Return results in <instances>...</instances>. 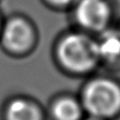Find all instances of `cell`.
Instances as JSON below:
<instances>
[{
  "label": "cell",
  "instance_id": "cell-6",
  "mask_svg": "<svg viewBox=\"0 0 120 120\" xmlns=\"http://www.w3.org/2000/svg\"><path fill=\"white\" fill-rule=\"evenodd\" d=\"M3 117L4 120H42V113L31 99L17 96L5 104Z\"/></svg>",
  "mask_w": 120,
  "mask_h": 120
},
{
  "label": "cell",
  "instance_id": "cell-8",
  "mask_svg": "<svg viewBox=\"0 0 120 120\" xmlns=\"http://www.w3.org/2000/svg\"><path fill=\"white\" fill-rule=\"evenodd\" d=\"M41 3L48 9L57 12H69L78 2V0H40Z\"/></svg>",
  "mask_w": 120,
  "mask_h": 120
},
{
  "label": "cell",
  "instance_id": "cell-10",
  "mask_svg": "<svg viewBox=\"0 0 120 120\" xmlns=\"http://www.w3.org/2000/svg\"><path fill=\"white\" fill-rule=\"evenodd\" d=\"M3 19H4V17H3V16H2V14H1V11H0V30H1V27H2Z\"/></svg>",
  "mask_w": 120,
  "mask_h": 120
},
{
  "label": "cell",
  "instance_id": "cell-5",
  "mask_svg": "<svg viewBox=\"0 0 120 120\" xmlns=\"http://www.w3.org/2000/svg\"><path fill=\"white\" fill-rule=\"evenodd\" d=\"M99 63L114 65L120 62V31L108 28L94 36Z\"/></svg>",
  "mask_w": 120,
  "mask_h": 120
},
{
  "label": "cell",
  "instance_id": "cell-4",
  "mask_svg": "<svg viewBox=\"0 0 120 120\" xmlns=\"http://www.w3.org/2000/svg\"><path fill=\"white\" fill-rule=\"evenodd\" d=\"M36 37L35 26L25 15L15 13L3 19L0 46L10 55H24L34 46Z\"/></svg>",
  "mask_w": 120,
  "mask_h": 120
},
{
  "label": "cell",
  "instance_id": "cell-12",
  "mask_svg": "<svg viewBox=\"0 0 120 120\" xmlns=\"http://www.w3.org/2000/svg\"><path fill=\"white\" fill-rule=\"evenodd\" d=\"M0 1H1V0H0Z\"/></svg>",
  "mask_w": 120,
  "mask_h": 120
},
{
  "label": "cell",
  "instance_id": "cell-1",
  "mask_svg": "<svg viewBox=\"0 0 120 120\" xmlns=\"http://www.w3.org/2000/svg\"><path fill=\"white\" fill-rule=\"evenodd\" d=\"M55 57L65 72L83 75L99 64L94 36L73 29L64 32L56 41Z\"/></svg>",
  "mask_w": 120,
  "mask_h": 120
},
{
  "label": "cell",
  "instance_id": "cell-3",
  "mask_svg": "<svg viewBox=\"0 0 120 120\" xmlns=\"http://www.w3.org/2000/svg\"><path fill=\"white\" fill-rule=\"evenodd\" d=\"M114 12L112 0H78L69 11L76 29L93 36L112 27Z\"/></svg>",
  "mask_w": 120,
  "mask_h": 120
},
{
  "label": "cell",
  "instance_id": "cell-7",
  "mask_svg": "<svg viewBox=\"0 0 120 120\" xmlns=\"http://www.w3.org/2000/svg\"><path fill=\"white\" fill-rule=\"evenodd\" d=\"M83 112L79 98L71 95L57 96L50 104V115L53 120H81Z\"/></svg>",
  "mask_w": 120,
  "mask_h": 120
},
{
  "label": "cell",
  "instance_id": "cell-11",
  "mask_svg": "<svg viewBox=\"0 0 120 120\" xmlns=\"http://www.w3.org/2000/svg\"><path fill=\"white\" fill-rule=\"evenodd\" d=\"M118 30H119V31H120V27H119V28H118Z\"/></svg>",
  "mask_w": 120,
  "mask_h": 120
},
{
  "label": "cell",
  "instance_id": "cell-9",
  "mask_svg": "<svg viewBox=\"0 0 120 120\" xmlns=\"http://www.w3.org/2000/svg\"><path fill=\"white\" fill-rule=\"evenodd\" d=\"M81 120H106V119L96 117V116H92V115H88V116H86V117H83Z\"/></svg>",
  "mask_w": 120,
  "mask_h": 120
},
{
  "label": "cell",
  "instance_id": "cell-2",
  "mask_svg": "<svg viewBox=\"0 0 120 120\" xmlns=\"http://www.w3.org/2000/svg\"><path fill=\"white\" fill-rule=\"evenodd\" d=\"M79 100L88 115L109 120L120 112V85L111 78H92L82 87Z\"/></svg>",
  "mask_w": 120,
  "mask_h": 120
}]
</instances>
